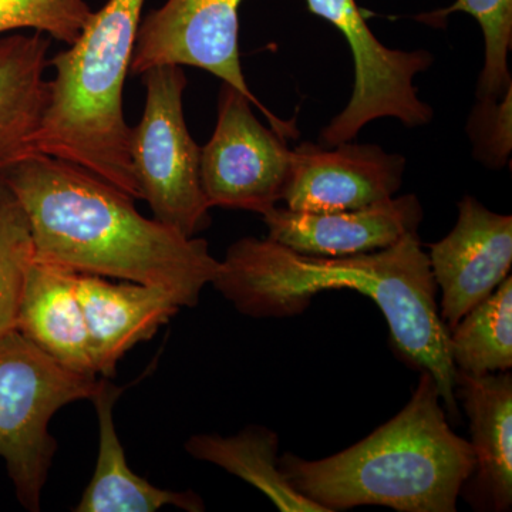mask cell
Wrapping results in <instances>:
<instances>
[{"label": "cell", "mask_w": 512, "mask_h": 512, "mask_svg": "<svg viewBox=\"0 0 512 512\" xmlns=\"http://www.w3.org/2000/svg\"><path fill=\"white\" fill-rule=\"evenodd\" d=\"M2 175L28 217L37 261L158 286L181 308L198 305L218 274L205 239L144 217L134 198L80 165L35 153Z\"/></svg>", "instance_id": "1"}, {"label": "cell", "mask_w": 512, "mask_h": 512, "mask_svg": "<svg viewBox=\"0 0 512 512\" xmlns=\"http://www.w3.org/2000/svg\"><path fill=\"white\" fill-rule=\"evenodd\" d=\"M211 285L239 313L256 319L301 315L323 291L363 293L386 318L394 349L414 369L433 375L446 412L457 419L448 329L417 232L392 247L340 258L298 254L269 238H242L228 248Z\"/></svg>", "instance_id": "2"}, {"label": "cell", "mask_w": 512, "mask_h": 512, "mask_svg": "<svg viewBox=\"0 0 512 512\" xmlns=\"http://www.w3.org/2000/svg\"><path fill=\"white\" fill-rule=\"evenodd\" d=\"M279 467L325 512L363 505L456 512L474 457L470 441L451 429L436 380L424 370L402 412L366 439L322 460L286 453Z\"/></svg>", "instance_id": "3"}, {"label": "cell", "mask_w": 512, "mask_h": 512, "mask_svg": "<svg viewBox=\"0 0 512 512\" xmlns=\"http://www.w3.org/2000/svg\"><path fill=\"white\" fill-rule=\"evenodd\" d=\"M146 0H109L69 49L49 59V104L33 150L80 165L141 200L123 92Z\"/></svg>", "instance_id": "4"}, {"label": "cell", "mask_w": 512, "mask_h": 512, "mask_svg": "<svg viewBox=\"0 0 512 512\" xmlns=\"http://www.w3.org/2000/svg\"><path fill=\"white\" fill-rule=\"evenodd\" d=\"M100 380L60 365L18 330L0 339V457L26 510L40 511L55 457L50 420L67 404L92 400Z\"/></svg>", "instance_id": "5"}, {"label": "cell", "mask_w": 512, "mask_h": 512, "mask_svg": "<svg viewBox=\"0 0 512 512\" xmlns=\"http://www.w3.org/2000/svg\"><path fill=\"white\" fill-rule=\"evenodd\" d=\"M143 76L146 106L130 128V157L141 200L154 220L195 237L210 225V210L201 185V147L185 123L183 67L164 64Z\"/></svg>", "instance_id": "6"}, {"label": "cell", "mask_w": 512, "mask_h": 512, "mask_svg": "<svg viewBox=\"0 0 512 512\" xmlns=\"http://www.w3.org/2000/svg\"><path fill=\"white\" fill-rule=\"evenodd\" d=\"M312 15L342 33L352 50L355 86L345 109L320 131L325 147L348 143L380 119H396L409 128L427 126L433 109L420 99L414 80L433 66L429 50H399L384 46L366 22L356 0H306Z\"/></svg>", "instance_id": "7"}, {"label": "cell", "mask_w": 512, "mask_h": 512, "mask_svg": "<svg viewBox=\"0 0 512 512\" xmlns=\"http://www.w3.org/2000/svg\"><path fill=\"white\" fill-rule=\"evenodd\" d=\"M252 101L227 83L218 96V119L201 147L202 191L211 208L264 215L282 201L291 173L286 138L256 119Z\"/></svg>", "instance_id": "8"}, {"label": "cell", "mask_w": 512, "mask_h": 512, "mask_svg": "<svg viewBox=\"0 0 512 512\" xmlns=\"http://www.w3.org/2000/svg\"><path fill=\"white\" fill-rule=\"evenodd\" d=\"M244 0H167L138 26L130 73L141 76L164 64L191 66L235 87L288 140L298 136L295 120H282L249 90L239 56V8Z\"/></svg>", "instance_id": "9"}, {"label": "cell", "mask_w": 512, "mask_h": 512, "mask_svg": "<svg viewBox=\"0 0 512 512\" xmlns=\"http://www.w3.org/2000/svg\"><path fill=\"white\" fill-rule=\"evenodd\" d=\"M406 165L402 154L376 144L348 141L325 147L305 141L292 150L282 201L289 210L308 212L367 207L397 194Z\"/></svg>", "instance_id": "10"}, {"label": "cell", "mask_w": 512, "mask_h": 512, "mask_svg": "<svg viewBox=\"0 0 512 512\" xmlns=\"http://www.w3.org/2000/svg\"><path fill=\"white\" fill-rule=\"evenodd\" d=\"M427 255L441 291L440 318L450 330L510 276L512 217L466 195L458 202L456 225Z\"/></svg>", "instance_id": "11"}, {"label": "cell", "mask_w": 512, "mask_h": 512, "mask_svg": "<svg viewBox=\"0 0 512 512\" xmlns=\"http://www.w3.org/2000/svg\"><path fill=\"white\" fill-rule=\"evenodd\" d=\"M423 207L407 194L356 208L308 212L276 207L262 215L268 238L298 254L340 258L392 247L419 231Z\"/></svg>", "instance_id": "12"}, {"label": "cell", "mask_w": 512, "mask_h": 512, "mask_svg": "<svg viewBox=\"0 0 512 512\" xmlns=\"http://www.w3.org/2000/svg\"><path fill=\"white\" fill-rule=\"evenodd\" d=\"M90 352L97 376L109 379L128 350L153 338L180 312L174 295L158 286L113 282L104 276L76 274Z\"/></svg>", "instance_id": "13"}, {"label": "cell", "mask_w": 512, "mask_h": 512, "mask_svg": "<svg viewBox=\"0 0 512 512\" xmlns=\"http://www.w3.org/2000/svg\"><path fill=\"white\" fill-rule=\"evenodd\" d=\"M456 399L470 421L473 473L461 494L480 511L512 507L511 372L471 376L456 372Z\"/></svg>", "instance_id": "14"}, {"label": "cell", "mask_w": 512, "mask_h": 512, "mask_svg": "<svg viewBox=\"0 0 512 512\" xmlns=\"http://www.w3.org/2000/svg\"><path fill=\"white\" fill-rule=\"evenodd\" d=\"M76 274L35 258L23 289L16 330L60 365L97 376L76 292Z\"/></svg>", "instance_id": "15"}, {"label": "cell", "mask_w": 512, "mask_h": 512, "mask_svg": "<svg viewBox=\"0 0 512 512\" xmlns=\"http://www.w3.org/2000/svg\"><path fill=\"white\" fill-rule=\"evenodd\" d=\"M50 45L40 32L0 39V175L35 154L33 141L49 104Z\"/></svg>", "instance_id": "16"}, {"label": "cell", "mask_w": 512, "mask_h": 512, "mask_svg": "<svg viewBox=\"0 0 512 512\" xmlns=\"http://www.w3.org/2000/svg\"><path fill=\"white\" fill-rule=\"evenodd\" d=\"M121 392L123 389L101 377L92 399L99 420V454L92 480L74 511L154 512L167 505L190 512L204 511L200 495L158 488L128 466L113 417L114 404Z\"/></svg>", "instance_id": "17"}, {"label": "cell", "mask_w": 512, "mask_h": 512, "mask_svg": "<svg viewBox=\"0 0 512 512\" xmlns=\"http://www.w3.org/2000/svg\"><path fill=\"white\" fill-rule=\"evenodd\" d=\"M185 451L254 485L279 511L325 512L289 484L279 467L278 434L268 427L249 426L229 437L197 434L187 440Z\"/></svg>", "instance_id": "18"}, {"label": "cell", "mask_w": 512, "mask_h": 512, "mask_svg": "<svg viewBox=\"0 0 512 512\" xmlns=\"http://www.w3.org/2000/svg\"><path fill=\"white\" fill-rule=\"evenodd\" d=\"M448 349L456 372L471 376L512 369V278L448 330Z\"/></svg>", "instance_id": "19"}, {"label": "cell", "mask_w": 512, "mask_h": 512, "mask_svg": "<svg viewBox=\"0 0 512 512\" xmlns=\"http://www.w3.org/2000/svg\"><path fill=\"white\" fill-rule=\"evenodd\" d=\"M454 13L477 20L484 39V63L478 77L477 96L500 99L512 87L508 57L512 49V0H456L448 8L421 13L416 20L444 28Z\"/></svg>", "instance_id": "20"}, {"label": "cell", "mask_w": 512, "mask_h": 512, "mask_svg": "<svg viewBox=\"0 0 512 512\" xmlns=\"http://www.w3.org/2000/svg\"><path fill=\"white\" fill-rule=\"evenodd\" d=\"M33 261L28 217L0 175V339L18 329L20 301Z\"/></svg>", "instance_id": "21"}, {"label": "cell", "mask_w": 512, "mask_h": 512, "mask_svg": "<svg viewBox=\"0 0 512 512\" xmlns=\"http://www.w3.org/2000/svg\"><path fill=\"white\" fill-rule=\"evenodd\" d=\"M92 16L86 0H0V35L32 29L70 46Z\"/></svg>", "instance_id": "22"}, {"label": "cell", "mask_w": 512, "mask_h": 512, "mask_svg": "<svg viewBox=\"0 0 512 512\" xmlns=\"http://www.w3.org/2000/svg\"><path fill=\"white\" fill-rule=\"evenodd\" d=\"M467 121L473 156L491 170H500L512 154V87L500 99L476 97Z\"/></svg>", "instance_id": "23"}]
</instances>
